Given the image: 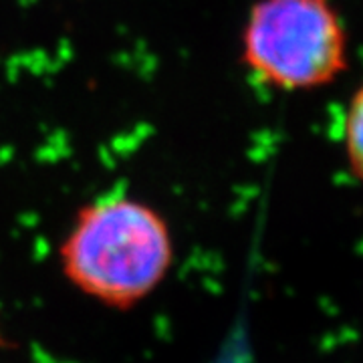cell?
Listing matches in <instances>:
<instances>
[{"label": "cell", "mask_w": 363, "mask_h": 363, "mask_svg": "<svg viewBox=\"0 0 363 363\" xmlns=\"http://www.w3.org/2000/svg\"><path fill=\"white\" fill-rule=\"evenodd\" d=\"M59 257L77 289L128 309L162 283L174 247L156 208L130 196H105L79 208Z\"/></svg>", "instance_id": "obj_1"}, {"label": "cell", "mask_w": 363, "mask_h": 363, "mask_svg": "<svg viewBox=\"0 0 363 363\" xmlns=\"http://www.w3.org/2000/svg\"><path fill=\"white\" fill-rule=\"evenodd\" d=\"M240 59L264 87L323 89L350 67V33L333 0H255L240 35Z\"/></svg>", "instance_id": "obj_2"}, {"label": "cell", "mask_w": 363, "mask_h": 363, "mask_svg": "<svg viewBox=\"0 0 363 363\" xmlns=\"http://www.w3.org/2000/svg\"><path fill=\"white\" fill-rule=\"evenodd\" d=\"M341 143L351 176L363 186V83L353 91L345 107Z\"/></svg>", "instance_id": "obj_3"}]
</instances>
